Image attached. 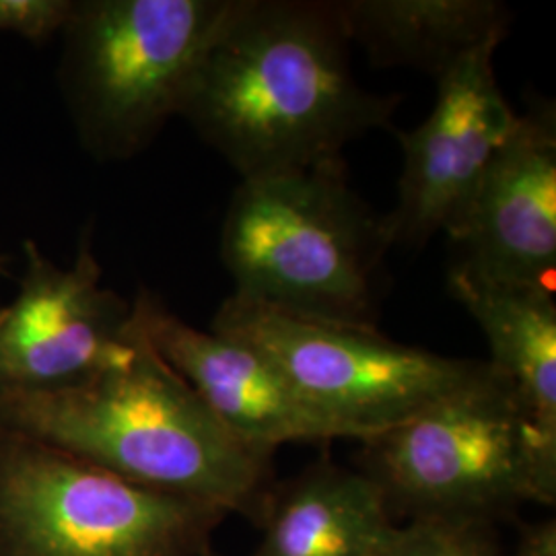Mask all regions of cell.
<instances>
[{
	"mask_svg": "<svg viewBox=\"0 0 556 556\" xmlns=\"http://www.w3.org/2000/svg\"><path fill=\"white\" fill-rule=\"evenodd\" d=\"M344 34L379 68L439 80L482 43L503 40L509 9L497 0H334Z\"/></svg>",
	"mask_w": 556,
	"mask_h": 556,
	"instance_id": "obj_13",
	"label": "cell"
},
{
	"mask_svg": "<svg viewBox=\"0 0 556 556\" xmlns=\"http://www.w3.org/2000/svg\"><path fill=\"white\" fill-rule=\"evenodd\" d=\"M489 363V361H486ZM363 472L413 519L491 523L519 503L555 505L556 443L491 365L396 427L361 441Z\"/></svg>",
	"mask_w": 556,
	"mask_h": 556,
	"instance_id": "obj_4",
	"label": "cell"
},
{
	"mask_svg": "<svg viewBox=\"0 0 556 556\" xmlns=\"http://www.w3.org/2000/svg\"><path fill=\"white\" fill-rule=\"evenodd\" d=\"M204 556H217V555H215V553H213V551H211V553H208V555H204Z\"/></svg>",
	"mask_w": 556,
	"mask_h": 556,
	"instance_id": "obj_18",
	"label": "cell"
},
{
	"mask_svg": "<svg viewBox=\"0 0 556 556\" xmlns=\"http://www.w3.org/2000/svg\"><path fill=\"white\" fill-rule=\"evenodd\" d=\"M509 556H556V521L542 519L521 528L516 551Z\"/></svg>",
	"mask_w": 556,
	"mask_h": 556,
	"instance_id": "obj_17",
	"label": "cell"
},
{
	"mask_svg": "<svg viewBox=\"0 0 556 556\" xmlns=\"http://www.w3.org/2000/svg\"><path fill=\"white\" fill-rule=\"evenodd\" d=\"M376 556H505L489 523L417 517Z\"/></svg>",
	"mask_w": 556,
	"mask_h": 556,
	"instance_id": "obj_15",
	"label": "cell"
},
{
	"mask_svg": "<svg viewBox=\"0 0 556 556\" xmlns=\"http://www.w3.org/2000/svg\"><path fill=\"white\" fill-rule=\"evenodd\" d=\"M137 337L135 357L80 386L0 394V433L36 439L110 475L227 516L260 519L275 489L273 457L236 438Z\"/></svg>",
	"mask_w": 556,
	"mask_h": 556,
	"instance_id": "obj_2",
	"label": "cell"
},
{
	"mask_svg": "<svg viewBox=\"0 0 556 556\" xmlns=\"http://www.w3.org/2000/svg\"><path fill=\"white\" fill-rule=\"evenodd\" d=\"M239 0H83L62 27L60 79L80 142L130 160L179 116Z\"/></svg>",
	"mask_w": 556,
	"mask_h": 556,
	"instance_id": "obj_5",
	"label": "cell"
},
{
	"mask_svg": "<svg viewBox=\"0 0 556 556\" xmlns=\"http://www.w3.org/2000/svg\"><path fill=\"white\" fill-rule=\"evenodd\" d=\"M130 321L206 408L260 454L273 457L285 443L349 439L258 349L213 330H197L149 291H140L130 303Z\"/></svg>",
	"mask_w": 556,
	"mask_h": 556,
	"instance_id": "obj_11",
	"label": "cell"
},
{
	"mask_svg": "<svg viewBox=\"0 0 556 556\" xmlns=\"http://www.w3.org/2000/svg\"><path fill=\"white\" fill-rule=\"evenodd\" d=\"M71 0H0V31L41 41L62 31L73 15Z\"/></svg>",
	"mask_w": 556,
	"mask_h": 556,
	"instance_id": "obj_16",
	"label": "cell"
},
{
	"mask_svg": "<svg viewBox=\"0 0 556 556\" xmlns=\"http://www.w3.org/2000/svg\"><path fill=\"white\" fill-rule=\"evenodd\" d=\"M482 43L438 80L427 119L396 132L404 153L396 206L383 215L390 245L418 248L445 231L484 167L516 128L517 114L495 75L498 43Z\"/></svg>",
	"mask_w": 556,
	"mask_h": 556,
	"instance_id": "obj_9",
	"label": "cell"
},
{
	"mask_svg": "<svg viewBox=\"0 0 556 556\" xmlns=\"http://www.w3.org/2000/svg\"><path fill=\"white\" fill-rule=\"evenodd\" d=\"M349 46L334 0H239L179 116L241 179L342 160L402 101L355 79Z\"/></svg>",
	"mask_w": 556,
	"mask_h": 556,
	"instance_id": "obj_1",
	"label": "cell"
},
{
	"mask_svg": "<svg viewBox=\"0 0 556 556\" xmlns=\"http://www.w3.org/2000/svg\"><path fill=\"white\" fill-rule=\"evenodd\" d=\"M225 517L0 433V556H204Z\"/></svg>",
	"mask_w": 556,
	"mask_h": 556,
	"instance_id": "obj_6",
	"label": "cell"
},
{
	"mask_svg": "<svg viewBox=\"0 0 556 556\" xmlns=\"http://www.w3.org/2000/svg\"><path fill=\"white\" fill-rule=\"evenodd\" d=\"M211 330L258 349L318 413L357 441L415 417L489 367L400 344L378 328L299 318L233 295L220 303Z\"/></svg>",
	"mask_w": 556,
	"mask_h": 556,
	"instance_id": "obj_7",
	"label": "cell"
},
{
	"mask_svg": "<svg viewBox=\"0 0 556 556\" xmlns=\"http://www.w3.org/2000/svg\"><path fill=\"white\" fill-rule=\"evenodd\" d=\"M25 256L20 295L0 312V394L73 388L135 357L130 303L101 287L89 238L68 270L43 258L34 241Z\"/></svg>",
	"mask_w": 556,
	"mask_h": 556,
	"instance_id": "obj_8",
	"label": "cell"
},
{
	"mask_svg": "<svg viewBox=\"0 0 556 556\" xmlns=\"http://www.w3.org/2000/svg\"><path fill=\"white\" fill-rule=\"evenodd\" d=\"M256 556H376L396 534L378 482L321 462L273 489Z\"/></svg>",
	"mask_w": 556,
	"mask_h": 556,
	"instance_id": "obj_12",
	"label": "cell"
},
{
	"mask_svg": "<svg viewBox=\"0 0 556 556\" xmlns=\"http://www.w3.org/2000/svg\"><path fill=\"white\" fill-rule=\"evenodd\" d=\"M0 273H2V268H0Z\"/></svg>",
	"mask_w": 556,
	"mask_h": 556,
	"instance_id": "obj_19",
	"label": "cell"
},
{
	"mask_svg": "<svg viewBox=\"0 0 556 556\" xmlns=\"http://www.w3.org/2000/svg\"><path fill=\"white\" fill-rule=\"evenodd\" d=\"M447 289L486 337L489 365L511 383L538 431L556 443L555 291L489 282L454 264Z\"/></svg>",
	"mask_w": 556,
	"mask_h": 556,
	"instance_id": "obj_14",
	"label": "cell"
},
{
	"mask_svg": "<svg viewBox=\"0 0 556 556\" xmlns=\"http://www.w3.org/2000/svg\"><path fill=\"white\" fill-rule=\"evenodd\" d=\"M378 217L344 161L239 181L220 231L233 298L299 318L378 328L383 256Z\"/></svg>",
	"mask_w": 556,
	"mask_h": 556,
	"instance_id": "obj_3",
	"label": "cell"
},
{
	"mask_svg": "<svg viewBox=\"0 0 556 556\" xmlns=\"http://www.w3.org/2000/svg\"><path fill=\"white\" fill-rule=\"evenodd\" d=\"M445 233L459 252L457 268L498 285L555 289L553 101H542L517 116L516 128L495 151Z\"/></svg>",
	"mask_w": 556,
	"mask_h": 556,
	"instance_id": "obj_10",
	"label": "cell"
},
{
	"mask_svg": "<svg viewBox=\"0 0 556 556\" xmlns=\"http://www.w3.org/2000/svg\"><path fill=\"white\" fill-rule=\"evenodd\" d=\"M0 312H2V307H0Z\"/></svg>",
	"mask_w": 556,
	"mask_h": 556,
	"instance_id": "obj_20",
	"label": "cell"
}]
</instances>
